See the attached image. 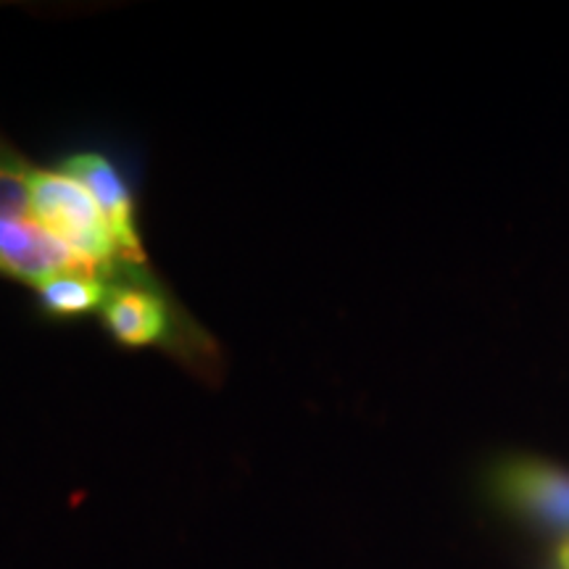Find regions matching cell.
<instances>
[{
  "instance_id": "cell-1",
  "label": "cell",
  "mask_w": 569,
  "mask_h": 569,
  "mask_svg": "<svg viewBox=\"0 0 569 569\" xmlns=\"http://www.w3.org/2000/svg\"><path fill=\"white\" fill-rule=\"evenodd\" d=\"M30 174L21 161L0 159V272L32 284L61 274L101 277L34 219Z\"/></svg>"
},
{
  "instance_id": "cell-2",
  "label": "cell",
  "mask_w": 569,
  "mask_h": 569,
  "mask_svg": "<svg viewBox=\"0 0 569 569\" xmlns=\"http://www.w3.org/2000/svg\"><path fill=\"white\" fill-rule=\"evenodd\" d=\"M30 188L34 219L63 246L82 256L98 274H111L119 261L117 246L90 190L67 172L42 169H32Z\"/></svg>"
},
{
  "instance_id": "cell-3",
  "label": "cell",
  "mask_w": 569,
  "mask_h": 569,
  "mask_svg": "<svg viewBox=\"0 0 569 569\" xmlns=\"http://www.w3.org/2000/svg\"><path fill=\"white\" fill-rule=\"evenodd\" d=\"M488 493L509 517L559 543L569 540V469L538 457H507L490 467Z\"/></svg>"
},
{
  "instance_id": "cell-4",
  "label": "cell",
  "mask_w": 569,
  "mask_h": 569,
  "mask_svg": "<svg viewBox=\"0 0 569 569\" xmlns=\"http://www.w3.org/2000/svg\"><path fill=\"white\" fill-rule=\"evenodd\" d=\"M63 172L82 182L96 198L98 209H101L111 230L113 246H117V259L130 267H146L148 259L142 251L138 227H134L132 196L122 174L113 169V163L101 153H80L63 163Z\"/></svg>"
},
{
  "instance_id": "cell-5",
  "label": "cell",
  "mask_w": 569,
  "mask_h": 569,
  "mask_svg": "<svg viewBox=\"0 0 569 569\" xmlns=\"http://www.w3.org/2000/svg\"><path fill=\"white\" fill-rule=\"evenodd\" d=\"M103 322L119 343L127 348L156 346L167 338L169 315L161 296L148 288L119 284L103 306Z\"/></svg>"
},
{
  "instance_id": "cell-6",
  "label": "cell",
  "mask_w": 569,
  "mask_h": 569,
  "mask_svg": "<svg viewBox=\"0 0 569 569\" xmlns=\"http://www.w3.org/2000/svg\"><path fill=\"white\" fill-rule=\"evenodd\" d=\"M40 301L56 317H80L103 309L109 290L101 277L61 274L38 284Z\"/></svg>"
},
{
  "instance_id": "cell-7",
  "label": "cell",
  "mask_w": 569,
  "mask_h": 569,
  "mask_svg": "<svg viewBox=\"0 0 569 569\" xmlns=\"http://www.w3.org/2000/svg\"><path fill=\"white\" fill-rule=\"evenodd\" d=\"M549 569H569V540L567 543H557V549L551 553Z\"/></svg>"
}]
</instances>
